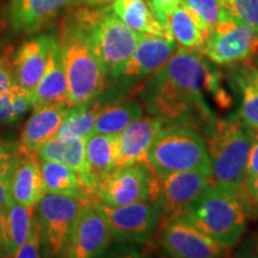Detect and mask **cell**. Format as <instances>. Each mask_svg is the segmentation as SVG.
<instances>
[{
    "label": "cell",
    "instance_id": "cell-4",
    "mask_svg": "<svg viewBox=\"0 0 258 258\" xmlns=\"http://www.w3.org/2000/svg\"><path fill=\"white\" fill-rule=\"evenodd\" d=\"M254 131L239 114L217 118L203 137L211 158L209 184L217 188L243 191Z\"/></svg>",
    "mask_w": 258,
    "mask_h": 258
},
{
    "label": "cell",
    "instance_id": "cell-20",
    "mask_svg": "<svg viewBox=\"0 0 258 258\" xmlns=\"http://www.w3.org/2000/svg\"><path fill=\"white\" fill-rule=\"evenodd\" d=\"M12 201L35 207L47 194L38 158L22 154L16 160L10 176Z\"/></svg>",
    "mask_w": 258,
    "mask_h": 258
},
{
    "label": "cell",
    "instance_id": "cell-27",
    "mask_svg": "<svg viewBox=\"0 0 258 258\" xmlns=\"http://www.w3.org/2000/svg\"><path fill=\"white\" fill-rule=\"evenodd\" d=\"M35 207L12 201L4 212L5 256L12 257L34 228Z\"/></svg>",
    "mask_w": 258,
    "mask_h": 258
},
{
    "label": "cell",
    "instance_id": "cell-42",
    "mask_svg": "<svg viewBox=\"0 0 258 258\" xmlns=\"http://www.w3.org/2000/svg\"><path fill=\"white\" fill-rule=\"evenodd\" d=\"M254 213H256V215L258 217V205L254 207Z\"/></svg>",
    "mask_w": 258,
    "mask_h": 258
},
{
    "label": "cell",
    "instance_id": "cell-40",
    "mask_svg": "<svg viewBox=\"0 0 258 258\" xmlns=\"http://www.w3.org/2000/svg\"><path fill=\"white\" fill-rule=\"evenodd\" d=\"M241 252L243 253H240V256L258 257V233L253 235L250 241L247 240V244L244 245V250Z\"/></svg>",
    "mask_w": 258,
    "mask_h": 258
},
{
    "label": "cell",
    "instance_id": "cell-39",
    "mask_svg": "<svg viewBox=\"0 0 258 258\" xmlns=\"http://www.w3.org/2000/svg\"><path fill=\"white\" fill-rule=\"evenodd\" d=\"M115 0H76L74 6H86V8H105V6H110L114 4Z\"/></svg>",
    "mask_w": 258,
    "mask_h": 258
},
{
    "label": "cell",
    "instance_id": "cell-25",
    "mask_svg": "<svg viewBox=\"0 0 258 258\" xmlns=\"http://www.w3.org/2000/svg\"><path fill=\"white\" fill-rule=\"evenodd\" d=\"M112 9L121 21L133 30L170 37L166 27L154 14L150 0H115Z\"/></svg>",
    "mask_w": 258,
    "mask_h": 258
},
{
    "label": "cell",
    "instance_id": "cell-5",
    "mask_svg": "<svg viewBox=\"0 0 258 258\" xmlns=\"http://www.w3.org/2000/svg\"><path fill=\"white\" fill-rule=\"evenodd\" d=\"M147 160L157 176L188 170L212 172L203 133L188 124L164 125L151 145Z\"/></svg>",
    "mask_w": 258,
    "mask_h": 258
},
{
    "label": "cell",
    "instance_id": "cell-17",
    "mask_svg": "<svg viewBox=\"0 0 258 258\" xmlns=\"http://www.w3.org/2000/svg\"><path fill=\"white\" fill-rule=\"evenodd\" d=\"M72 104L59 102L32 108V114L25 122L21 133L19 152L25 156L37 157L38 152L51 138L55 137L57 129L69 114Z\"/></svg>",
    "mask_w": 258,
    "mask_h": 258
},
{
    "label": "cell",
    "instance_id": "cell-12",
    "mask_svg": "<svg viewBox=\"0 0 258 258\" xmlns=\"http://www.w3.org/2000/svg\"><path fill=\"white\" fill-rule=\"evenodd\" d=\"M160 245L166 253L176 258H218L227 256L230 247L224 246L179 215L159 228Z\"/></svg>",
    "mask_w": 258,
    "mask_h": 258
},
{
    "label": "cell",
    "instance_id": "cell-38",
    "mask_svg": "<svg viewBox=\"0 0 258 258\" xmlns=\"http://www.w3.org/2000/svg\"><path fill=\"white\" fill-rule=\"evenodd\" d=\"M243 191L247 196V199L250 200V202L252 203L253 207H256L258 205V176L251 180V182L245 183L243 186Z\"/></svg>",
    "mask_w": 258,
    "mask_h": 258
},
{
    "label": "cell",
    "instance_id": "cell-15",
    "mask_svg": "<svg viewBox=\"0 0 258 258\" xmlns=\"http://www.w3.org/2000/svg\"><path fill=\"white\" fill-rule=\"evenodd\" d=\"M159 177L163 218L160 226L179 217L184 208L209 185L211 175L205 171L188 170L165 173ZM159 231V230H158Z\"/></svg>",
    "mask_w": 258,
    "mask_h": 258
},
{
    "label": "cell",
    "instance_id": "cell-23",
    "mask_svg": "<svg viewBox=\"0 0 258 258\" xmlns=\"http://www.w3.org/2000/svg\"><path fill=\"white\" fill-rule=\"evenodd\" d=\"M59 102H70V98L66 70L61 57L59 41L56 36V41L54 42L50 49L46 72L32 96V108Z\"/></svg>",
    "mask_w": 258,
    "mask_h": 258
},
{
    "label": "cell",
    "instance_id": "cell-16",
    "mask_svg": "<svg viewBox=\"0 0 258 258\" xmlns=\"http://www.w3.org/2000/svg\"><path fill=\"white\" fill-rule=\"evenodd\" d=\"M55 35L38 34L24 41L12 54V67L17 82L29 96H34L49 60Z\"/></svg>",
    "mask_w": 258,
    "mask_h": 258
},
{
    "label": "cell",
    "instance_id": "cell-28",
    "mask_svg": "<svg viewBox=\"0 0 258 258\" xmlns=\"http://www.w3.org/2000/svg\"><path fill=\"white\" fill-rule=\"evenodd\" d=\"M104 105L101 97L73 104L66 118L57 129L55 137L63 139L88 138L93 133L96 118Z\"/></svg>",
    "mask_w": 258,
    "mask_h": 258
},
{
    "label": "cell",
    "instance_id": "cell-36",
    "mask_svg": "<svg viewBox=\"0 0 258 258\" xmlns=\"http://www.w3.org/2000/svg\"><path fill=\"white\" fill-rule=\"evenodd\" d=\"M21 156L18 144L8 143L0 139V167H4L14 164Z\"/></svg>",
    "mask_w": 258,
    "mask_h": 258
},
{
    "label": "cell",
    "instance_id": "cell-19",
    "mask_svg": "<svg viewBox=\"0 0 258 258\" xmlns=\"http://www.w3.org/2000/svg\"><path fill=\"white\" fill-rule=\"evenodd\" d=\"M11 49L0 50V123H15L32 108L31 97L16 78Z\"/></svg>",
    "mask_w": 258,
    "mask_h": 258
},
{
    "label": "cell",
    "instance_id": "cell-21",
    "mask_svg": "<svg viewBox=\"0 0 258 258\" xmlns=\"http://www.w3.org/2000/svg\"><path fill=\"white\" fill-rule=\"evenodd\" d=\"M228 77L234 91L239 92V116L254 132H258V64L252 59L231 64Z\"/></svg>",
    "mask_w": 258,
    "mask_h": 258
},
{
    "label": "cell",
    "instance_id": "cell-43",
    "mask_svg": "<svg viewBox=\"0 0 258 258\" xmlns=\"http://www.w3.org/2000/svg\"><path fill=\"white\" fill-rule=\"evenodd\" d=\"M253 59H254V61H256V63L258 64V55H257V56H254V57H253Z\"/></svg>",
    "mask_w": 258,
    "mask_h": 258
},
{
    "label": "cell",
    "instance_id": "cell-33",
    "mask_svg": "<svg viewBox=\"0 0 258 258\" xmlns=\"http://www.w3.org/2000/svg\"><path fill=\"white\" fill-rule=\"evenodd\" d=\"M41 235L40 231H38L36 220H34V228H32L31 234L29 238L24 241L21 246L18 247L17 251L12 254L15 258H36L41 256Z\"/></svg>",
    "mask_w": 258,
    "mask_h": 258
},
{
    "label": "cell",
    "instance_id": "cell-30",
    "mask_svg": "<svg viewBox=\"0 0 258 258\" xmlns=\"http://www.w3.org/2000/svg\"><path fill=\"white\" fill-rule=\"evenodd\" d=\"M166 27L169 36L179 47L188 49L200 50L207 38L194 16L182 4L169 16Z\"/></svg>",
    "mask_w": 258,
    "mask_h": 258
},
{
    "label": "cell",
    "instance_id": "cell-29",
    "mask_svg": "<svg viewBox=\"0 0 258 258\" xmlns=\"http://www.w3.org/2000/svg\"><path fill=\"white\" fill-rule=\"evenodd\" d=\"M143 114L144 108L139 101L109 103L103 106L97 116L93 133L117 135Z\"/></svg>",
    "mask_w": 258,
    "mask_h": 258
},
{
    "label": "cell",
    "instance_id": "cell-9",
    "mask_svg": "<svg viewBox=\"0 0 258 258\" xmlns=\"http://www.w3.org/2000/svg\"><path fill=\"white\" fill-rule=\"evenodd\" d=\"M104 218L111 238L131 243H147L159 230L163 218L160 196L131 205L110 207L95 203Z\"/></svg>",
    "mask_w": 258,
    "mask_h": 258
},
{
    "label": "cell",
    "instance_id": "cell-34",
    "mask_svg": "<svg viewBox=\"0 0 258 258\" xmlns=\"http://www.w3.org/2000/svg\"><path fill=\"white\" fill-rule=\"evenodd\" d=\"M15 163L11 165L0 167V212H5L10 203L12 202L11 192H10V176H11Z\"/></svg>",
    "mask_w": 258,
    "mask_h": 258
},
{
    "label": "cell",
    "instance_id": "cell-24",
    "mask_svg": "<svg viewBox=\"0 0 258 258\" xmlns=\"http://www.w3.org/2000/svg\"><path fill=\"white\" fill-rule=\"evenodd\" d=\"M41 170L47 192L69 195L85 202L95 203L91 190L86 188L78 173L71 167L57 161L43 160L41 161Z\"/></svg>",
    "mask_w": 258,
    "mask_h": 258
},
{
    "label": "cell",
    "instance_id": "cell-7",
    "mask_svg": "<svg viewBox=\"0 0 258 258\" xmlns=\"http://www.w3.org/2000/svg\"><path fill=\"white\" fill-rule=\"evenodd\" d=\"M159 195V177L148 161L115 167L99 180L93 191L95 203L110 207L157 199Z\"/></svg>",
    "mask_w": 258,
    "mask_h": 258
},
{
    "label": "cell",
    "instance_id": "cell-26",
    "mask_svg": "<svg viewBox=\"0 0 258 258\" xmlns=\"http://www.w3.org/2000/svg\"><path fill=\"white\" fill-rule=\"evenodd\" d=\"M86 139L88 138L63 139L53 137L42 146L37 154L38 160H53L63 164V165L76 171L84 183Z\"/></svg>",
    "mask_w": 258,
    "mask_h": 258
},
{
    "label": "cell",
    "instance_id": "cell-22",
    "mask_svg": "<svg viewBox=\"0 0 258 258\" xmlns=\"http://www.w3.org/2000/svg\"><path fill=\"white\" fill-rule=\"evenodd\" d=\"M116 139L117 135L101 133H92L86 139L84 184L92 194L99 180L115 169Z\"/></svg>",
    "mask_w": 258,
    "mask_h": 258
},
{
    "label": "cell",
    "instance_id": "cell-35",
    "mask_svg": "<svg viewBox=\"0 0 258 258\" xmlns=\"http://www.w3.org/2000/svg\"><path fill=\"white\" fill-rule=\"evenodd\" d=\"M180 2L182 0H150L154 14L165 27L167 24V18L180 5Z\"/></svg>",
    "mask_w": 258,
    "mask_h": 258
},
{
    "label": "cell",
    "instance_id": "cell-3",
    "mask_svg": "<svg viewBox=\"0 0 258 258\" xmlns=\"http://www.w3.org/2000/svg\"><path fill=\"white\" fill-rule=\"evenodd\" d=\"M254 207L244 191L209 184L182 212L186 220L224 246H234L243 237Z\"/></svg>",
    "mask_w": 258,
    "mask_h": 258
},
{
    "label": "cell",
    "instance_id": "cell-32",
    "mask_svg": "<svg viewBox=\"0 0 258 258\" xmlns=\"http://www.w3.org/2000/svg\"><path fill=\"white\" fill-rule=\"evenodd\" d=\"M220 4L232 21L258 30V0H220Z\"/></svg>",
    "mask_w": 258,
    "mask_h": 258
},
{
    "label": "cell",
    "instance_id": "cell-11",
    "mask_svg": "<svg viewBox=\"0 0 258 258\" xmlns=\"http://www.w3.org/2000/svg\"><path fill=\"white\" fill-rule=\"evenodd\" d=\"M199 51L220 66L252 59L258 55V30L226 18L212 29Z\"/></svg>",
    "mask_w": 258,
    "mask_h": 258
},
{
    "label": "cell",
    "instance_id": "cell-31",
    "mask_svg": "<svg viewBox=\"0 0 258 258\" xmlns=\"http://www.w3.org/2000/svg\"><path fill=\"white\" fill-rule=\"evenodd\" d=\"M180 4L194 16L206 36L219 22L228 18L222 10L220 0H182Z\"/></svg>",
    "mask_w": 258,
    "mask_h": 258
},
{
    "label": "cell",
    "instance_id": "cell-18",
    "mask_svg": "<svg viewBox=\"0 0 258 258\" xmlns=\"http://www.w3.org/2000/svg\"><path fill=\"white\" fill-rule=\"evenodd\" d=\"M165 125L156 116H141L123 129L116 139L115 167L147 160V154L157 134Z\"/></svg>",
    "mask_w": 258,
    "mask_h": 258
},
{
    "label": "cell",
    "instance_id": "cell-8",
    "mask_svg": "<svg viewBox=\"0 0 258 258\" xmlns=\"http://www.w3.org/2000/svg\"><path fill=\"white\" fill-rule=\"evenodd\" d=\"M177 48L178 44L172 38L145 34L129 59L106 74L104 91L123 92L134 89L165 64Z\"/></svg>",
    "mask_w": 258,
    "mask_h": 258
},
{
    "label": "cell",
    "instance_id": "cell-41",
    "mask_svg": "<svg viewBox=\"0 0 258 258\" xmlns=\"http://www.w3.org/2000/svg\"><path fill=\"white\" fill-rule=\"evenodd\" d=\"M5 256L4 243V212H0V257Z\"/></svg>",
    "mask_w": 258,
    "mask_h": 258
},
{
    "label": "cell",
    "instance_id": "cell-2",
    "mask_svg": "<svg viewBox=\"0 0 258 258\" xmlns=\"http://www.w3.org/2000/svg\"><path fill=\"white\" fill-rule=\"evenodd\" d=\"M57 41L69 82L71 104L101 96L106 88V72L92 49L88 29L77 8H71L61 19Z\"/></svg>",
    "mask_w": 258,
    "mask_h": 258
},
{
    "label": "cell",
    "instance_id": "cell-6",
    "mask_svg": "<svg viewBox=\"0 0 258 258\" xmlns=\"http://www.w3.org/2000/svg\"><path fill=\"white\" fill-rule=\"evenodd\" d=\"M74 8L78 9L88 29L92 49L106 74L129 59L144 37L143 32L133 30L121 21L112 5L99 9L86 6Z\"/></svg>",
    "mask_w": 258,
    "mask_h": 258
},
{
    "label": "cell",
    "instance_id": "cell-10",
    "mask_svg": "<svg viewBox=\"0 0 258 258\" xmlns=\"http://www.w3.org/2000/svg\"><path fill=\"white\" fill-rule=\"evenodd\" d=\"M84 202L69 195L47 192L35 206V220L40 231L44 256L62 257Z\"/></svg>",
    "mask_w": 258,
    "mask_h": 258
},
{
    "label": "cell",
    "instance_id": "cell-13",
    "mask_svg": "<svg viewBox=\"0 0 258 258\" xmlns=\"http://www.w3.org/2000/svg\"><path fill=\"white\" fill-rule=\"evenodd\" d=\"M110 241V232L95 203L84 202L64 246L62 257H101L109 249Z\"/></svg>",
    "mask_w": 258,
    "mask_h": 258
},
{
    "label": "cell",
    "instance_id": "cell-1",
    "mask_svg": "<svg viewBox=\"0 0 258 258\" xmlns=\"http://www.w3.org/2000/svg\"><path fill=\"white\" fill-rule=\"evenodd\" d=\"M212 95L221 109L231 106L222 86V73L201 51L177 48L165 64L139 89V102L148 115L167 124H188L205 132L214 123V112L205 98Z\"/></svg>",
    "mask_w": 258,
    "mask_h": 258
},
{
    "label": "cell",
    "instance_id": "cell-14",
    "mask_svg": "<svg viewBox=\"0 0 258 258\" xmlns=\"http://www.w3.org/2000/svg\"><path fill=\"white\" fill-rule=\"evenodd\" d=\"M76 0H9L3 22L12 34L32 35L53 23Z\"/></svg>",
    "mask_w": 258,
    "mask_h": 258
},
{
    "label": "cell",
    "instance_id": "cell-37",
    "mask_svg": "<svg viewBox=\"0 0 258 258\" xmlns=\"http://www.w3.org/2000/svg\"><path fill=\"white\" fill-rule=\"evenodd\" d=\"M258 176V132H254L252 145H251L249 160L246 167V179L245 183H249ZM244 183V184H245Z\"/></svg>",
    "mask_w": 258,
    "mask_h": 258
}]
</instances>
